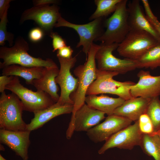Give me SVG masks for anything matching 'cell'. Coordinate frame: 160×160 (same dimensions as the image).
<instances>
[{
  "instance_id": "cell-3",
  "label": "cell",
  "mask_w": 160,
  "mask_h": 160,
  "mask_svg": "<svg viewBox=\"0 0 160 160\" xmlns=\"http://www.w3.org/2000/svg\"><path fill=\"white\" fill-rule=\"evenodd\" d=\"M127 0H121L112 15L104 22L106 29L97 41L106 44H119L130 31Z\"/></svg>"
},
{
  "instance_id": "cell-27",
  "label": "cell",
  "mask_w": 160,
  "mask_h": 160,
  "mask_svg": "<svg viewBox=\"0 0 160 160\" xmlns=\"http://www.w3.org/2000/svg\"><path fill=\"white\" fill-rule=\"evenodd\" d=\"M7 12H6L0 22V45L4 46L5 41H7L10 47L13 46L14 35L7 31V25L8 22L7 18Z\"/></svg>"
},
{
  "instance_id": "cell-23",
  "label": "cell",
  "mask_w": 160,
  "mask_h": 160,
  "mask_svg": "<svg viewBox=\"0 0 160 160\" xmlns=\"http://www.w3.org/2000/svg\"><path fill=\"white\" fill-rule=\"evenodd\" d=\"M146 155L160 160V138L157 135L143 134L140 145Z\"/></svg>"
},
{
  "instance_id": "cell-38",
  "label": "cell",
  "mask_w": 160,
  "mask_h": 160,
  "mask_svg": "<svg viewBox=\"0 0 160 160\" xmlns=\"http://www.w3.org/2000/svg\"><path fill=\"white\" fill-rule=\"evenodd\" d=\"M0 160H7L5 159L1 154H0Z\"/></svg>"
},
{
  "instance_id": "cell-12",
  "label": "cell",
  "mask_w": 160,
  "mask_h": 160,
  "mask_svg": "<svg viewBox=\"0 0 160 160\" xmlns=\"http://www.w3.org/2000/svg\"><path fill=\"white\" fill-rule=\"evenodd\" d=\"M143 133L139 127L138 120L113 134L107 140L98 151L104 153L107 150L117 148L120 149L132 150L135 146H140Z\"/></svg>"
},
{
  "instance_id": "cell-5",
  "label": "cell",
  "mask_w": 160,
  "mask_h": 160,
  "mask_svg": "<svg viewBox=\"0 0 160 160\" xmlns=\"http://www.w3.org/2000/svg\"><path fill=\"white\" fill-rule=\"evenodd\" d=\"M96 79L88 89L86 95L108 93L116 95L124 100L133 98L130 92L131 87L135 83L130 81L120 82L113 77L119 74L116 72L102 71L97 68Z\"/></svg>"
},
{
  "instance_id": "cell-9",
  "label": "cell",
  "mask_w": 160,
  "mask_h": 160,
  "mask_svg": "<svg viewBox=\"0 0 160 160\" xmlns=\"http://www.w3.org/2000/svg\"><path fill=\"white\" fill-rule=\"evenodd\" d=\"M119 44H106L101 43L95 56L97 68L99 70L115 72L123 74L138 68L136 60L115 57L113 52L117 49Z\"/></svg>"
},
{
  "instance_id": "cell-17",
  "label": "cell",
  "mask_w": 160,
  "mask_h": 160,
  "mask_svg": "<svg viewBox=\"0 0 160 160\" xmlns=\"http://www.w3.org/2000/svg\"><path fill=\"white\" fill-rule=\"evenodd\" d=\"M128 22L130 30L146 32L160 42V36L145 15L140 1L134 0L127 4Z\"/></svg>"
},
{
  "instance_id": "cell-28",
  "label": "cell",
  "mask_w": 160,
  "mask_h": 160,
  "mask_svg": "<svg viewBox=\"0 0 160 160\" xmlns=\"http://www.w3.org/2000/svg\"><path fill=\"white\" fill-rule=\"evenodd\" d=\"M138 120L139 128L142 133L150 134L154 132L152 123L146 113L142 115Z\"/></svg>"
},
{
  "instance_id": "cell-6",
  "label": "cell",
  "mask_w": 160,
  "mask_h": 160,
  "mask_svg": "<svg viewBox=\"0 0 160 160\" xmlns=\"http://www.w3.org/2000/svg\"><path fill=\"white\" fill-rule=\"evenodd\" d=\"M16 95L21 100L24 111L34 113L47 108L55 103L47 93L40 90L33 91L24 87L18 76H15L6 87Z\"/></svg>"
},
{
  "instance_id": "cell-35",
  "label": "cell",
  "mask_w": 160,
  "mask_h": 160,
  "mask_svg": "<svg viewBox=\"0 0 160 160\" xmlns=\"http://www.w3.org/2000/svg\"><path fill=\"white\" fill-rule=\"evenodd\" d=\"M58 2V1L55 0H37L33 1L34 6L57 4Z\"/></svg>"
},
{
  "instance_id": "cell-2",
  "label": "cell",
  "mask_w": 160,
  "mask_h": 160,
  "mask_svg": "<svg viewBox=\"0 0 160 160\" xmlns=\"http://www.w3.org/2000/svg\"><path fill=\"white\" fill-rule=\"evenodd\" d=\"M100 47V45L93 43L88 53L86 62L78 66L74 70V74L77 77L79 83L77 89L70 95L73 102L72 114L85 103L87 90L96 78L97 68L95 56Z\"/></svg>"
},
{
  "instance_id": "cell-31",
  "label": "cell",
  "mask_w": 160,
  "mask_h": 160,
  "mask_svg": "<svg viewBox=\"0 0 160 160\" xmlns=\"http://www.w3.org/2000/svg\"><path fill=\"white\" fill-rule=\"evenodd\" d=\"M73 50L70 46H66L57 50V55L59 57L65 59L71 58Z\"/></svg>"
},
{
  "instance_id": "cell-15",
  "label": "cell",
  "mask_w": 160,
  "mask_h": 160,
  "mask_svg": "<svg viewBox=\"0 0 160 160\" xmlns=\"http://www.w3.org/2000/svg\"><path fill=\"white\" fill-rule=\"evenodd\" d=\"M31 131L28 130L12 131L0 129V142L10 148L23 160H29L28 149Z\"/></svg>"
},
{
  "instance_id": "cell-22",
  "label": "cell",
  "mask_w": 160,
  "mask_h": 160,
  "mask_svg": "<svg viewBox=\"0 0 160 160\" xmlns=\"http://www.w3.org/2000/svg\"><path fill=\"white\" fill-rule=\"evenodd\" d=\"M44 68H30L18 65H12L2 69V75L20 77L25 80L26 84L33 85L34 79H39L41 76Z\"/></svg>"
},
{
  "instance_id": "cell-32",
  "label": "cell",
  "mask_w": 160,
  "mask_h": 160,
  "mask_svg": "<svg viewBox=\"0 0 160 160\" xmlns=\"http://www.w3.org/2000/svg\"><path fill=\"white\" fill-rule=\"evenodd\" d=\"M15 76L2 75L0 76V92H5L6 87L14 79Z\"/></svg>"
},
{
  "instance_id": "cell-25",
  "label": "cell",
  "mask_w": 160,
  "mask_h": 160,
  "mask_svg": "<svg viewBox=\"0 0 160 160\" xmlns=\"http://www.w3.org/2000/svg\"><path fill=\"white\" fill-rule=\"evenodd\" d=\"M121 0H95L96 9L89 18L92 21L95 19L106 17L115 11Z\"/></svg>"
},
{
  "instance_id": "cell-30",
  "label": "cell",
  "mask_w": 160,
  "mask_h": 160,
  "mask_svg": "<svg viewBox=\"0 0 160 160\" xmlns=\"http://www.w3.org/2000/svg\"><path fill=\"white\" fill-rule=\"evenodd\" d=\"M44 32L40 27H36L30 30L29 33V38L31 41L37 42L40 41L43 38Z\"/></svg>"
},
{
  "instance_id": "cell-4",
  "label": "cell",
  "mask_w": 160,
  "mask_h": 160,
  "mask_svg": "<svg viewBox=\"0 0 160 160\" xmlns=\"http://www.w3.org/2000/svg\"><path fill=\"white\" fill-rule=\"evenodd\" d=\"M22 103L15 94H7L5 92L0 97V128L12 131L27 130V124L22 118Z\"/></svg>"
},
{
  "instance_id": "cell-29",
  "label": "cell",
  "mask_w": 160,
  "mask_h": 160,
  "mask_svg": "<svg viewBox=\"0 0 160 160\" xmlns=\"http://www.w3.org/2000/svg\"><path fill=\"white\" fill-rule=\"evenodd\" d=\"M49 35L52 39L53 52L58 50L67 46L65 40L57 33L52 31Z\"/></svg>"
},
{
  "instance_id": "cell-24",
  "label": "cell",
  "mask_w": 160,
  "mask_h": 160,
  "mask_svg": "<svg viewBox=\"0 0 160 160\" xmlns=\"http://www.w3.org/2000/svg\"><path fill=\"white\" fill-rule=\"evenodd\" d=\"M138 68L153 69L160 67V42L150 48L136 60Z\"/></svg>"
},
{
  "instance_id": "cell-34",
  "label": "cell",
  "mask_w": 160,
  "mask_h": 160,
  "mask_svg": "<svg viewBox=\"0 0 160 160\" xmlns=\"http://www.w3.org/2000/svg\"><path fill=\"white\" fill-rule=\"evenodd\" d=\"M11 0H0V18L1 19L6 12L8 11Z\"/></svg>"
},
{
  "instance_id": "cell-19",
  "label": "cell",
  "mask_w": 160,
  "mask_h": 160,
  "mask_svg": "<svg viewBox=\"0 0 160 160\" xmlns=\"http://www.w3.org/2000/svg\"><path fill=\"white\" fill-rule=\"evenodd\" d=\"M151 99L138 97L125 100L115 110L113 114L135 121L142 115L146 113Z\"/></svg>"
},
{
  "instance_id": "cell-16",
  "label": "cell",
  "mask_w": 160,
  "mask_h": 160,
  "mask_svg": "<svg viewBox=\"0 0 160 160\" xmlns=\"http://www.w3.org/2000/svg\"><path fill=\"white\" fill-rule=\"evenodd\" d=\"M139 79L132 86L130 92L133 97L152 99L160 95V75L153 76L150 72L141 70L137 74Z\"/></svg>"
},
{
  "instance_id": "cell-11",
  "label": "cell",
  "mask_w": 160,
  "mask_h": 160,
  "mask_svg": "<svg viewBox=\"0 0 160 160\" xmlns=\"http://www.w3.org/2000/svg\"><path fill=\"white\" fill-rule=\"evenodd\" d=\"M59 9L57 4L34 6L23 12L21 17L20 23H23L27 20H33L44 32L49 34L52 32L53 28L61 17Z\"/></svg>"
},
{
  "instance_id": "cell-7",
  "label": "cell",
  "mask_w": 160,
  "mask_h": 160,
  "mask_svg": "<svg viewBox=\"0 0 160 160\" xmlns=\"http://www.w3.org/2000/svg\"><path fill=\"white\" fill-rule=\"evenodd\" d=\"M159 42L146 32L131 30L119 44L117 50L125 58L137 60Z\"/></svg>"
},
{
  "instance_id": "cell-37",
  "label": "cell",
  "mask_w": 160,
  "mask_h": 160,
  "mask_svg": "<svg viewBox=\"0 0 160 160\" xmlns=\"http://www.w3.org/2000/svg\"><path fill=\"white\" fill-rule=\"evenodd\" d=\"M152 133L157 135L160 138V130H159L156 132H153Z\"/></svg>"
},
{
  "instance_id": "cell-33",
  "label": "cell",
  "mask_w": 160,
  "mask_h": 160,
  "mask_svg": "<svg viewBox=\"0 0 160 160\" xmlns=\"http://www.w3.org/2000/svg\"><path fill=\"white\" fill-rule=\"evenodd\" d=\"M151 23L156 29L160 36V22L153 13L146 15Z\"/></svg>"
},
{
  "instance_id": "cell-13",
  "label": "cell",
  "mask_w": 160,
  "mask_h": 160,
  "mask_svg": "<svg viewBox=\"0 0 160 160\" xmlns=\"http://www.w3.org/2000/svg\"><path fill=\"white\" fill-rule=\"evenodd\" d=\"M105 113L94 109L86 103L72 114L66 137L69 139L73 131L87 132L97 125L105 118Z\"/></svg>"
},
{
  "instance_id": "cell-1",
  "label": "cell",
  "mask_w": 160,
  "mask_h": 160,
  "mask_svg": "<svg viewBox=\"0 0 160 160\" xmlns=\"http://www.w3.org/2000/svg\"><path fill=\"white\" fill-rule=\"evenodd\" d=\"M29 49L28 43L21 36L17 38L15 44L11 47L1 46L0 47V58L3 60V62H0V68L2 69L13 64L30 68H58L51 59L43 60L30 55L28 52Z\"/></svg>"
},
{
  "instance_id": "cell-36",
  "label": "cell",
  "mask_w": 160,
  "mask_h": 160,
  "mask_svg": "<svg viewBox=\"0 0 160 160\" xmlns=\"http://www.w3.org/2000/svg\"><path fill=\"white\" fill-rule=\"evenodd\" d=\"M0 150L1 151H4L5 150V148L4 146L1 144L0 145Z\"/></svg>"
},
{
  "instance_id": "cell-21",
  "label": "cell",
  "mask_w": 160,
  "mask_h": 160,
  "mask_svg": "<svg viewBox=\"0 0 160 160\" xmlns=\"http://www.w3.org/2000/svg\"><path fill=\"white\" fill-rule=\"evenodd\" d=\"M125 100L121 98H113L102 95H88L85 98V102L92 108L103 112L108 116L113 114L115 110L121 105Z\"/></svg>"
},
{
  "instance_id": "cell-14",
  "label": "cell",
  "mask_w": 160,
  "mask_h": 160,
  "mask_svg": "<svg viewBox=\"0 0 160 160\" xmlns=\"http://www.w3.org/2000/svg\"><path fill=\"white\" fill-rule=\"evenodd\" d=\"M132 121L114 114L108 116L103 122L87 131V135L94 143L105 141L113 134L130 125Z\"/></svg>"
},
{
  "instance_id": "cell-18",
  "label": "cell",
  "mask_w": 160,
  "mask_h": 160,
  "mask_svg": "<svg viewBox=\"0 0 160 160\" xmlns=\"http://www.w3.org/2000/svg\"><path fill=\"white\" fill-rule=\"evenodd\" d=\"M73 108V104L62 105L56 102L47 108L34 113V117L27 124V129L31 131L37 129L57 116L72 113Z\"/></svg>"
},
{
  "instance_id": "cell-8",
  "label": "cell",
  "mask_w": 160,
  "mask_h": 160,
  "mask_svg": "<svg viewBox=\"0 0 160 160\" xmlns=\"http://www.w3.org/2000/svg\"><path fill=\"white\" fill-rule=\"evenodd\" d=\"M104 22L103 18L94 20L85 24H77L70 22L62 16L55 24V28L64 27L73 29L78 34L79 41L76 47H82V51L87 57L94 41H97L105 31Z\"/></svg>"
},
{
  "instance_id": "cell-10",
  "label": "cell",
  "mask_w": 160,
  "mask_h": 160,
  "mask_svg": "<svg viewBox=\"0 0 160 160\" xmlns=\"http://www.w3.org/2000/svg\"><path fill=\"white\" fill-rule=\"evenodd\" d=\"M76 55L69 59L57 57L60 68L55 81L60 88V98L57 102L60 105L71 104L73 105L70 95L77 89L79 81L77 78H74L71 74V70L76 63Z\"/></svg>"
},
{
  "instance_id": "cell-20",
  "label": "cell",
  "mask_w": 160,
  "mask_h": 160,
  "mask_svg": "<svg viewBox=\"0 0 160 160\" xmlns=\"http://www.w3.org/2000/svg\"><path fill=\"white\" fill-rule=\"evenodd\" d=\"M59 71L58 68L44 67L41 77L33 81V85L37 90L47 93L55 103L60 98L58 94L59 88L55 81Z\"/></svg>"
},
{
  "instance_id": "cell-26",
  "label": "cell",
  "mask_w": 160,
  "mask_h": 160,
  "mask_svg": "<svg viewBox=\"0 0 160 160\" xmlns=\"http://www.w3.org/2000/svg\"><path fill=\"white\" fill-rule=\"evenodd\" d=\"M146 113L152 123L154 132L160 130V100L159 97L151 99Z\"/></svg>"
}]
</instances>
